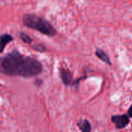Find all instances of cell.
<instances>
[{
    "mask_svg": "<svg viewBox=\"0 0 132 132\" xmlns=\"http://www.w3.org/2000/svg\"><path fill=\"white\" fill-rule=\"evenodd\" d=\"M0 71L8 76L28 78L40 74L43 66L36 59L23 56L19 50H13L1 58Z\"/></svg>",
    "mask_w": 132,
    "mask_h": 132,
    "instance_id": "obj_1",
    "label": "cell"
},
{
    "mask_svg": "<svg viewBox=\"0 0 132 132\" xmlns=\"http://www.w3.org/2000/svg\"><path fill=\"white\" fill-rule=\"evenodd\" d=\"M87 74H85L83 77H80V78H78L76 81L73 82V84H71V85H72V87H75V88H77V87H78V85H79V82H80V80H84V79L87 78Z\"/></svg>",
    "mask_w": 132,
    "mask_h": 132,
    "instance_id": "obj_10",
    "label": "cell"
},
{
    "mask_svg": "<svg viewBox=\"0 0 132 132\" xmlns=\"http://www.w3.org/2000/svg\"><path fill=\"white\" fill-rule=\"evenodd\" d=\"M59 75L64 85L68 86L73 84V75L69 70L60 67L59 69Z\"/></svg>",
    "mask_w": 132,
    "mask_h": 132,
    "instance_id": "obj_4",
    "label": "cell"
},
{
    "mask_svg": "<svg viewBox=\"0 0 132 132\" xmlns=\"http://www.w3.org/2000/svg\"><path fill=\"white\" fill-rule=\"evenodd\" d=\"M77 127L83 132L91 131V125L87 119H81L77 122Z\"/></svg>",
    "mask_w": 132,
    "mask_h": 132,
    "instance_id": "obj_6",
    "label": "cell"
},
{
    "mask_svg": "<svg viewBox=\"0 0 132 132\" xmlns=\"http://www.w3.org/2000/svg\"><path fill=\"white\" fill-rule=\"evenodd\" d=\"M13 40H14V38L10 34H9V33L2 34L1 35V46H2L1 53H2L4 51V49L6 46V45L8 43H9L10 42L13 41Z\"/></svg>",
    "mask_w": 132,
    "mask_h": 132,
    "instance_id": "obj_7",
    "label": "cell"
},
{
    "mask_svg": "<svg viewBox=\"0 0 132 132\" xmlns=\"http://www.w3.org/2000/svg\"><path fill=\"white\" fill-rule=\"evenodd\" d=\"M19 38L22 42H24L26 44H31V43L32 42V39L29 35L26 34L23 32H21L19 33Z\"/></svg>",
    "mask_w": 132,
    "mask_h": 132,
    "instance_id": "obj_8",
    "label": "cell"
},
{
    "mask_svg": "<svg viewBox=\"0 0 132 132\" xmlns=\"http://www.w3.org/2000/svg\"><path fill=\"white\" fill-rule=\"evenodd\" d=\"M32 46V48L34 50L38 51V52H39V53H43V52H45V51L46 50V48L45 46L43 45V44H36V45H34V46Z\"/></svg>",
    "mask_w": 132,
    "mask_h": 132,
    "instance_id": "obj_9",
    "label": "cell"
},
{
    "mask_svg": "<svg viewBox=\"0 0 132 132\" xmlns=\"http://www.w3.org/2000/svg\"><path fill=\"white\" fill-rule=\"evenodd\" d=\"M22 22L26 27L36 30L48 36H54L57 32L50 22L34 14H25L22 16Z\"/></svg>",
    "mask_w": 132,
    "mask_h": 132,
    "instance_id": "obj_2",
    "label": "cell"
},
{
    "mask_svg": "<svg viewBox=\"0 0 132 132\" xmlns=\"http://www.w3.org/2000/svg\"><path fill=\"white\" fill-rule=\"evenodd\" d=\"M111 120L115 125L117 129H123L130 123V118L128 114L112 115Z\"/></svg>",
    "mask_w": 132,
    "mask_h": 132,
    "instance_id": "obj_3",
    "label": "cell"
},
{
    "mask_svg": "<svg viewBox=\"0 0 132 132\" xmlns=\"http://www.w3.org/2000/svg\"><path fill=\"white\" fill-rule=\"evenodd\" d=\"M128 114L129 115L130 118H132V105L129 108V109L128 111Z\"/></svg>",
    "mask_w": 132,
    "mask_h": 132,
    "instance_id": "obj_11",
    "label": "cell"
},
{
    "mask_svg": "<svg viewBox=\"0 0 132 132\" xmlns=\"http://www.w3.org/2000/svg\"><path fill=\"white\" fill-rule=\"evenodd\" d=\"M95 55L97 56V58H99L101 61L104 62L108 65H109V66H111L112 65V63H111V61L108 55L103 50H101V49H97L96 51H95Z\"/></svg>",
    "mask_w": 132,
    "mask_h": 132,
    "instance_id": "obj_5",
    "label": "cell"
}]
</instances>
